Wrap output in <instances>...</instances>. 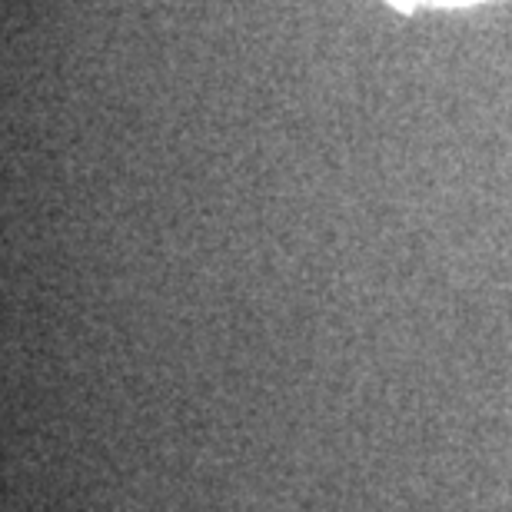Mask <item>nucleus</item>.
Segmentation results:
<instances>
[{
    "label": "nucleus",
    "instance_id": "obj_1",
    "mask_svg": "<svg viewBox=\"0 0 512 512\" xmlns=\"http://www.w3.org/2000/svg\"><path fill=\"white\" fill-rule=\"evenodd\" d=\"M399 4L419 7V4H433V7H449V4H476V0H399Z\"/></svg>",
    "mask_w": 512,
    "mask_h": 512
}]
</instances>
